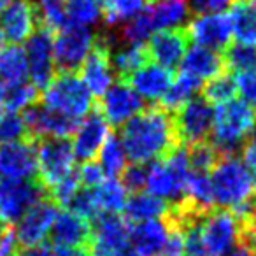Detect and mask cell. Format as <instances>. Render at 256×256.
I'll return each mask as SVG.
<instances>
[{
	"mask_svg": "<svg viewBox=\"0 0 256 256\" xmlns=\"http://www.w3.org/2000/svg\"><path fill=\"white\" fill-rule=\"evenodd\" d=\"M120 140L132 164L165 160L182 148L174 114L154 104L121 124Z\"/></svg>",
	"mask_w": 256,
	"mask_h": 256,
	"instance_id": "obj_1",
	"label": "cell"
},
{
	"mask_svg": "<svg viewBox=\"0 0 256 256\" xmlns=\"http://www.w3.org/2000/svg\"><path fill=\"white\" fill-rule=\"evenodd\" d=\"M256 126V107L246 100L232 98L218 104L212 114V144L221 156H232L249 139Z\"/></svg>",
	"mask_w": 256,
	"mask_h": 256,
	"instance_id": "obj_2",
	"label": "cell"
},
{
	"mask_svg": "<svg viewBox=\"0 0 256 256\" xmlns=\"http://www.w3.org/2000/svg\"><path fill=\"white\" fill-rule=\"evenodd\" d=\"M210 184H212L214 202L230 210L238 209L256 195L252 174L235 154L224 156L218 162V165L212 168Z\"/></svg>",
	"mask_w": 256,
	"mask_h": 256,
	"instance_id": "obj_3",
	"label": "cell"
},
{
	"mask_svg": "<svg viewBox=\"0 0 256 256\" xmlns=\"http://www.w3.org/2000/svg\"><path fill=\"white\" fill-rule=\"evenodd\" d=\"M42 106L74 120L84 118L95 107L93 95L78 72L56 70L54 78L40 95Z\"/></svg>",
	"mask_w": 256,
	"mask_h": 256,
	"instance_id": "obj_4",
	"label": "cell"
},
{
	"mask_svg": "<svg viewBox=\"0 0 256 256\" xmlns=\"http://www.w3.org/2000/svg\"><path fill=\"white\" fill-rule=\"evenodd\" d=\"M190 170L188 160H186V150L176 151L172 156L165 160H158L148 168V181L146 186L150 188V193L160 198H168L172 204L181 202L188 193L190 182Z\"/></svg>",
	"mask_w": 256,
	"mask_h": 256,
	"instance_id": "obj_5",
	"label": "cell"
},
{
	"mask_svg": "<svg viewBox=\"0 0 256 256\" xmlns=\"http://www.w3.org/2000/svg\"><path fill=\"white\" fill-rule=\"evenodd\" d=\"M37 148V179L42 182L48 195L50 192L70 176L76 154L68 137H42L36 142Z\"/></svg>",
	"mask_w": 256,
	"mask_h": 256,
	"instance_id": "obj_6",
	"label": "cell"
},
{
	"mask_svg": "<svg viewBox=\"0 0 256 256\" xmlns=\"http://www.w3.org/2000/svg\"><path fill=\"white\" fill-rule=\"evenodd\" d=\"M95 44V36L84 25L67 22L53 34V54L58 70L78 72Z\"/></svg>",
	"mask_w": 256,
	"mask_h": 256,
	"instance_id": "obj_7",
	"label": "cell"
},
{
	"mask_svg": "<svg viewBox=\"0 0 256 256\" xmlns=\"http://www.w3.org/2000/svg\"><path fill=\"white\" fill-rule=\"evenodd\" d=\"M46 196L50 195L37 178L0 179V221L6 224H12L34 204Z\"/></svg>",
	"mask_w": 256,
	"mask_h": 256,
	"instance_id": "obj_8",
	"label": "cell"
},
{
	"mask_svg": "<svg viewBox=\"0 0 256 256\" xmlns=\"http://www.w3.org/2000/svg\"><path fill=\"white\" fill-rule=\"evenodd\" d=\"M200 230L209 256H226L238 244V220L230 209L214 207L202 218Z\"/></svg>",
	"mask_w": 256,
	"mask_h": 256,
	"instance_id": "obj_9",
	"label": "cell"
},
{
	"mask_svg": "<svg viewBox=\"0 0 256 256\" xmlns=\"http://www.w3.org/2000/svg\"><path fill=\"white\" fill-rule=\"evenodd\" d=\"M114 37L109 34L95 36V44L84 62L79 67V78L82 79L92 95L102 96L114 81L112 76V62H110V48H112Z\"/></svg>",
	"mask_w": 256,
	"mask_h": 256,
	"instance_id": "obj_10",
	"label": "cell"
},
{
	"mask_svg": "<svg viewBox=\"0 0 256 256\" xmlns=\"http://www.w3.org/2000/svg\"><path fill=\"white\" fill-rule=\"evenodd\" d=\"M132 221L121 218L120 212H102L95 220L90 252L92 256H114L130 244Z\"/></svg>",
	"mask_w": 256,
	"mask_h": 256,
	"instance_id": "obj_11",
	"label": "cell"
},
{
	"mask_svg": "<svg viewBox=\"0 0 256 256\" xmlns=\"http://www.w3.org/2000/svg\"><path fill=\"white\" fill-rule=\"evenodd\" d=\"M174 114V123L182 146L206 140L212 128V107L204 96L190 98Z\"/></svg>",
	"mask_w": 256,
	"mask_h": 256,
	"instance_id": "obj_12",
	"label": "cell"
},
{
	"mask_svg": "<svg viewBox=\"0 0 256 256\" xmlns=\"http://www.w3.org/2000/svg\"><path fill=\"white\" fill-rule=\"evenodd\" d=\"M39 28L34 0H9L0 9V37L4 42L22 44Z\"/></svg>",
	"mask_w": 256,
	"mask_h": 256,
	"instance_id": "obj_13",
	"label": "cell"
},
{
	"mask_svg": "<svg viewBox=\"0 0 256 256\" xmlns=\"http://www.w3.org/2000/svg\"><path fill=\"white\" fill-rule=\"evenodd\" d=\"M96 107L104 114L107 123H110L112 126H121L130 118L139 114L146 106H144L142 96L132 86L124 82L123 79H118L114 84L107 88Z\"/></svg>",
	"mask_w": 256,
	"mask_h": 256,
	"instance_id": "obj_14",
	"label": "cell"
},
{
	"mask_svg": "<svg viewBox=\"0 0 256 256\" xmlns=\"http://www.w3.org/2000/svg\"><path fill=\"white\" fill-rule=\"evenodd\" d=\"M26 62H28V74L32 84L37 90H46V86L54 78V54H53V34L50 30L39 28L26 40Z\"/></svg>",
	"mask_w": 256,
	"mask_h": 256,
	"instance_id": "obj_15",
	"label": "cell"
},
{
	"mask_svg": "<svg viewBox=\"0 0 256 256\" xmlns=\"http://www.w3.org/2000/svg\"><path fill=\"white\" fill-rule=\"evenodd\" d=\"M56 214H58V206L50 196L34 204L20 218V223L14 230L20 246L22 248H28V246H36L44 242V238L50 235V230L53 226V221L56 218Z\"/></svg>",
	"mask_w": 256,
	"mask_h": 256,
	"instance_id": "obj_16",
	"label": "cell"
},
{
	"mask_svg": "<svg viewBox=\"0 0 256 256\" xmlns=\"http://www.w3.org/2000/svg\"><path fill=\"white\" fill-rule=\"evenodd\" d=\"M190 39L195 40L198 46L209 48L214 51H223L232 44V22L226 12H207L196 14L190 20L186 28Z\"/></svg>",
	"mask_w": 256,
	"mask_h": 256,
	"instance_id": "obj_17",
	"label": "cell"
},
{
	"mask_svg": "<svg viewBox=\"0 0 256 256\" xmlns=\"http://www.w3.org/2000/svg\"><path fill=\"white\" fill-rule=\"evenodd\" d=\"M28 132L36 140L42 137H70L78 130L79 121L74 118H68L53 109H48L46 106L34 104L26 107L22 114Z\"/></svg>",
	"mask_w": 256,
	"mask_h": 256,
	"instance_id": "obj_18",
	"label": "cell"
},
{
	"mask_svg": "<svg viewBox=\"0 0 256 256\" xmlns=\"http://www.w3.org/2000/svg\"><path fill=\"white\" fill-rule=\"evenodd\" d=\"M107 136H109V123L95 104V107L86 114L84 120L81 121V124H78V130H76L74 142H72L76 158L82 162L95 160Z\"/></svg>",
	"mask_w": 256,
	"mask_h": 256,
	"instance_id": "obj_19",
	"label": "cell"
},
{
	"mask_svg": "<svg viewBox=\"0 0 256 256\" xmlns=\"http://www.w3.org/2000/svg\"><path fill=\"white\" fill-rule=\"evenodd\" d=\"M190 40L192 39H190L186 28L176 26V28L156 30L146 48L151 60H154L162 67L174 70L188 51Z\"/></svg>",
	"mask_w": 256,
	"mask_h": 256,
	"instance_id": "obj_20",
	"label": "cell"
},
{
	"mask_svg": "<svg viewBox=\"0 0 256 256\" xmlns=\"http://www.w3.org/2000/svg\"><path fill=\"white\" fill-rule=\"evenodd\" d=\"M0 174L8 179H34L37 178V150L36 142L0 144Z\"/></svg>",
	"mask_w": 256,
	"mask_h": 256,
	"instance_id": "obj_21",
	"label": "cell"
},
{
	"mask_svg": "<svg viewBox=\"0 0 256 256\" xmlns=\"http://www.w3.org/2000/svg\"><path fill=\"white\" fill-rule=\"evenodd\" d=\"M174 78V70L148 62L146 65L126 76L123 81L132 86L140 96H146L150 100H160L172 86Z\"/></svg>",
	"mask_w": 256,
	"mask_h": 256,
	"instance_id": "obj_22",
	"label": "cell"
},
{
	"mask_svg": "<svg viewBox=\"0 0 256 256\" xmlns=\"http://www.w3.org/2000/svg\"><path fill=\"white\" fill-rule=\"evenodd\" d=\"M92 234V221L72 210H64L54 218L50 238L54 246H90Z\"/></svg>",
	"mask_w": 256,
	"mask_h": 256,
	"instance_id": "obj_23",
	"label": "cell"
},
{
	"mask_svg": "<svg viewBox=\"0 0 256 256\" xmlns=\"http://www.w3.org/2000/svg\"><path fill=\"white\" fill-rule=\"evenodd\" d=\"M170 234V221L167 216L162 220L137 221L130 228V242L139 256H154L165 246Z\"/></svg>",
	"mask_w": 256,
	"mask_h": 256,
	"instance_id": "obj_24",
	"label": "cell"
},
{
	"mask_svg": "<svg viewBox=\"0 0 256 256\" xmlns=\"http://www.w3.org/2000/svg\"><path fill=\"white\" fill-rule=\"evenodd\" d=\"M181 62V72H186L200 81H209L223 72H228L221 51L209 50V48L198 46V44L190 48Z\"/></svg>",
	"mask_w": 256,
	"mask_h": 256,
	"instance_id": "obj_25",
	"label": "cell"
},
{
	"mask_svg": "<svg viewBox=\"0 0 256 256\" xmlns=\"http://www.w3.org/2000/svg\"><path fill=\"white\" fill-rule=\"evenodd\" d=\"M40 102V92L32 82H9L0 79V112H18Z\"/></svg>",
	"mask_w": 256,
	"mask_h": 256,
	"instance_id": "obj_26",
	"label": "cell"
},
{
	"mask_svg": "<svg viewBox=\"0 0 256 256\" xmlns=\"http://www.w3.org/2000/svg\"><path fill=\"white\" fill-rule=\"evenodd\" d=\"M123 210L126 212V220L130 221L156 220V218H165L170 212V202L151 193L137 192L126 198Z\"/></svg>",
	"mask_w": 256,
	"mask_h": 256,
	"instance_id": "obj_27",
	"label": "cell"
},
{
	"mask_svg": "<svg viewBox=\"0 0 256 256\" xmlns=\"http://www.w3.org/2000/svg\"><path fill=\"white\" fill-rule=\"evenodd\" d=\"M232 34L237 42L256 46V2L235 0L230 12Z\"/></svg>",
	"mask_w": 256,
	"mask_h": 256,
	"instance_id": "obj_28",
	"label": "cell"
},
{
	"mask_svg": "<svg viewBox=\"0 0 256 256\" xmlns=\"http://www.w3.org/2000/svg\"><path fill=\"white\" fill-rule=\"evenodd\" d=\"M154 32L168 26H178L190 14V0H156L148 6Z\"/></svg>",
	"mask_w": 256,
	"mask_h": 256,
	"instance_id": "obj_29",
	"label": "cell"
},
{
	"mask_svg": "<svg viewBox=\"0 0 256 256\" xmlns=\"http://www.w3.org/2000/svg\"><path fill=\"white\" fill-rule=\"evenodd\" d=\"M204 81L193 78V76L186 74V72H181L178 78H174V82L172 86L167 90L164 96H162L160 106L164 109H167L168 112H176L179 107L184 102H188L193 96V93H196L198 90H202Z\"/></svg>",
	"mask_w": 256,
	"mask_h": 256,
	"instance_id": "obj_30",
	"label": "cell"
},
{
	"mask_svg": "<svg viewBox=\"0 0 256 256\" xmlns=\"http://www.w3.org/2000/svg\"><path fill=\"white\" fill-rule=\"evenodd\" d=\"M28 76V62L25 50L18 44L0 50V79L9 82L25 81Z\"/></svg>",
	"mask_w": 256,
	"mask_h": 256,
	"instance_id": "obj_31",
	"label": "cell"
},
{
	"mask_svg": "<svg viewBox=\"0 0 256 256\" xmlns=\"http://www.w3.org/2000/svg\"><path fill=\"white\" fill-rule=\"evenodd\" d=\"M100 167H102L104 174H107L109 178L116 179L121 172L126 167V153L124 148L121 144L120 137L109 134L106 139V142L100 148Z\"/></svg>",
	"mask_w": 256,
	"mask_h": 256,
	"instance_id": "obj_32",
	"label": "cell"
},
{
	"mask_svg": "<svg viewBox=\"0 0 256 256\" xmlns=\"http://www.w3.org/2000/svg\"><path fill=\"white\" fill-rule=\"evenodd\" d=\"M150 60V53H148V48L144 44H132L130 48L120 50L114 54V58H110L118 79H124L126 76L136 72L137 68L146 65Z\"/></svg>",
	"mask_w": 256,
	"mask_h": 256,
	"instance_id": "obj_33",
	"label": "cell"
},
{
	"mask_svg": "<svg viewBox=\"0 0 256 256\" xmlns=\"http://www.w3.org/2000/svg\"><path fill=\"white\" fill-rule=\"evenodd\" d=\"M95 190L96 202L102 212H121L126 204V190L121 184V181L114 178L104 179L102 184H98Z\"/></svg>",
	"mask_w": 256,
	"mask_h": 256,
	"instance_id": "obj_34",
	"label": "cell"
},
{
	"mask_svg": "<svg viewBox=\"0 0 256 256\" xmlns=\"http://www.w3.org/2000/svg\"><path fill=\"white\" fill-rule=\"evenodd\" d=\"M221 158L223 156H221V153L216 150V146H214L212 142H209L207 139L192 144V146H188V150H186V160H188L190 170L192 172L207 174V172H210L216 167Z\"/></svg>",
	"mask_w": 256,
	"mask_h": 256,
	"instance_id": "obj_35",
	"label": "cell"
},
{
	"mask_svg": "<svg viewBox=\"0 0 256 256\" xmlns=\"http://www.w3.org/2000/svg\"><path fill=\"white\" fill-rule=\"evenodd\" d=\"M34 2H36L39 26L54 34L67 23L65 0H34Z\"/></svg>",
	"mask_w": 256,
	"mask_h": 256,
	"instance_id": "obj_36",
	"label": "cell"
},
{
	"mask_svg": "<svg viewBox=\"0 0 256 256\" xmlns=\"http://www.w3.org/2000/svg\"><path fill=\"white\" fill-rule=\"evenodd\" d=\"M146 6V0H107L102 6V16L107 26H114L120 22H128L137 16Z\"/></svg>",
	"mask_w": 256,
	"mask_h": 256,
	"instance_id": "obj_37",
	"label": "cell"
},
{
	"mask_svg": "<svg viewBox=\"0 0 256 256\" xmlns=\"http://www.w3.org/2000/svg\"><path fill=\"white\" fill-rule=\"evenodd\" d=\"M223 58L226 68L234 72H249L256 70V46L249 44H228L223 51Z\"/></svg>",
	"mask_w": 256,
	"mask_h": 256,
	"instance_id": "obj_38",
	"label": "cell"
},
{
	"mask_svg": "<svg viewBox=\"0 0 256 256\" xmlns=\"http://www.w3.org/2000/svg\"><path fill=\"white\" fill-rule=\"evenodd\" d=\"M237 92L238 90H237L235 78L228 74V72H223V74L209 79L207 84H202V96L209 104L228 102V100L235 98Z\"/></svg>",
	"mask_w": 256,
	"mask_h": 256,
	"instance_id": "obj_39",
	"label": "cell"
},
{
	"mask_svg": "<svg viewBox=\"0 0 256 256\" xmlns=\"http://www.w3.org/2000/svg\"><path fill=\"white\" fill-rule=\"evenodd\" d=\"M18 140H28L37 142L28 132L22 114L18 112H0V144L18 142Z\"/></svg>",
	"mask_w": 256,
	"mask_h": 256,
	"instance_id": "obj_40",
	"label": "cell"
},
{
	"mask_svg": "<svg viewBox=\"0 0 256 256\" xmlns=\"http://www.w3.org/2000/svg\"><path fill=\"white\" fill-rule=\"evenodd\" d=\"M67 22L78 25H93L102 16L98 0H65Z\"/></svg>",
	"mask_w": 256,
	"mask_h": 256,
	"instance_id": "obj_41",
	"label": "cell"
},
{
	"mask_svg": "<svg viewBox=\"0 0 256 256\" xmlns=\"http://www.w3.org/2000/svg\"><path fill=\"white\" fill-rule=\"evenodd\" d=\"M151 32H154V28L151 23L150 9L146 8L132 20H128V23H124V26L121 28V37L130 44H142V40L148 39Z\"/></svg>",
	"mask_w": 256,
	"mask_h": 256,
	"instance_id": "obj_42",
	"label": "cell"
},
{
	"mask_svg": "<svg viewBox=\"0 0 256 256\" xmlns=\"http://www.w3.org/2000/svg\"><path fill=\"white\" fill-rule=\"evenodd\" d=\"M200 221H202V218L181 221L182 232H184V256H209L202 240Z\"/></svg>",
	"mask_w": 256,
	"mask_h": 256,
	"instance_id": "obj_43",
	"label": "cell"
},
{
	"mask_svg": "<svg viewBox=\"0 0 256 256\" xmlns=\"http://www.w3.org/2000/svg\"><path fill=\"white\" fill-rule=\"evenodd\" d=\"M167 220L170 221V234H168L165 246L154 256H184V232H182V224L170 212L167 214Z\"/></svg>",
	"mask_w": 256,
	"mask_h": 256,
	"instance_id": "obj_44",
	"label": "cell"
},
{
	"mask_svg": "<svg viewBox=\"0 0 256 256\" xmlns=\"http://www.w3.org/2000/svg\"><path fill=\"white\" fill-rule=\"evenodd\" d=\"M148 181V168L144 164H132L130 167H124L121 172V184L124 186L126 192H142Z\"/></svg>",
	"mask_w": 256,
	"mask_h": 256,
	"instance_id": "obj_45",
	"label": "cell"
},
{
	"mask_svg": "<svg viewBox=\"0 0 256 256\" xmlns=\"http://www.w3.org/2000/svg\"><path fill=\"white\" fill-rule=\"evenodd\" d=\"M78 178L81 186H84V188H96L104 182V170L100 164H96L95 160H90L84 162L81 168H78Z\"/></svg>",
	"mask_w": 256,
	"mask_h": 256,
	"instance_id": "obj_46",
	"label": "cell"
},
{
	"mask_svg": "<svg viewBox=\"0 0 256 256\" xmlns=\"http://www.w3.org/2000/svg\"><path fill=\"white\" fill-rule=\"evenodd\" d=\"M235 82H237V90L242 93L246 102L256 107V70L237 72Z\"/></svg>",
	"mask_w": 256,
	"mask_h": 256,
	"instance_id": "obj_47",
	"label": "cell"
},
{
	"mask_svg": "<svg viewBox=\"0 0 256 256\" xmlns=\"http://www.w3.org/2000/svg\"><path fill=\"white\" fill-rule=\"evenodd\" d=\"M20 249L22 246L16 238V232L12 224H9L4 234L0 235V256H18Z\"/></svg>",
	"mask_w": 256,
	"mask_h": 256,
	"instance_id": "obj_48",
	"label": "cell"
},
{
	"mask_svg": "<svg viewBox=\"0 0 256 256\" xmlns=\"http://www.w3.org/2000/svg\"><path fill=\"white\" fill-rule=\"evenodd\" d=\"M232 4V0H192V11L196 14H207V12H223L228 6Z\"/></svg>",
	"mask_w": 256,
	"mask_h": 256,
	"instance_id": "obj_49",
	"label": "cell"
},
{
	"mask_svg": "<svg viewBox=\"0 0 256 256\" xmlns=\"http://www.w3.org/2000/svg\"><path fill=\"white\" fill-rule=\"evenodd\" d=\"M242 158H244L242 164H244L246 167L249 168V172L252 174L254 186H256V126L251 136H249L248 142H244V146H242Z\"/></svg>",
	"mask_w": 256,
	"mask_h": 256,
	"instance_id": "obj_50",
	"label": "cell"
},
{
	"mask_svg": "<svg viewBox=\"0 0 256 256\" xmlns=\"http://www.w3.org/2000/svg\"><path fill=\"white\" fill-rule=\"evenodd\" d=\"M51 256H92L88 246H56Z\"/></svg>",
	"mask_w": 256,
	"mask_h": 256,
	"instance_id": "obj_51",
	"label": "cell"
},
{
	"mask_svg": "<svg viewBox=\"0 0 256 256\" xmlns=\"http://www.w3.org/2000/svg\"><path fill=\"white\" fill-rule=\"evenodd\" d=\"M18 256H51V249H50V244L40 242V244H36V246L22 248Z\"/></svg>",
	"mask_w": 256,
	"mask_h": 256,
	"instance_id": "obj_52",
	"label": "cell"
},
{
	"mask_svg": "<svg viewBox=\"0 0 256 256\" xmlns=\"http://www.w3.org/2000/svg\"><path fill=\"white\" fill-rule=\"evenodd\" d=\"M226 256H254L252 254L249 249H246V248H242V246H238V248H234L230 252H228Z\"/></svg>",
	"mask_w": 256,
	"mask_h": 256,
	"instance_id": "obj_53",
	"label": "cell"
},
{
	"mask_svg": "<svg viewBox=\"0 0 256 256\" xmlns=\"http://www.w3.org/2000/svg\"><path fill=\"white\" fill-rule=\"evenodd\" d=\"M114 256H139L136 251H134V248H130V246H126V248H123L121 249L118 254H114Z\"/></svg>",
	"mask_w": 256,
	"mask_h": 256,
	"instance_id": "obj_54",
	"label": "cell"
},
{
	"mask_svg": "<svg viewBox=\"0 0 256 256\" xmlns=\"http://www.w3.org/2000/svg\"><path fill=\"white\" fill-rule=\"evenodd\" d=\"M237 220H238V218H237ZM242 220H249L256 226V198H254V209H252V214H251V216H248V218H242Z\"/></svg>",
	"mask_w": 256,
	"mask_h": 256,
	"instance_id": "obj_55",
	"label": "cell"
},
{
	"mask_svg": "<svg viewBox=\"0 0 256 256\" xmlns=\"http://www.w3.org/2000/svg\"><path fill=\"white\" fill-rule=\"evenodd\" d=\"M156 0H146V6H150V4H154Z\"/></svg>",
	"mask_w": 256,
	"mask_h": 256,
	"instance_id": "obj_56",
	"label": "cell"
},
{
	"mask_svg": "<svg viewBox=\"0 0 256 256\" xmlns=\"http://www.w3.org/2000/svg\"><path fill=\"white\" fill-rule=\"evenodd\" d=\"M106 2H107V0H98V4H100V8H102V6H104V4H106Z\"/></svg>",
	"mask_w": 256,
	"mask_h": 256,
	"instance_id": "obj_57",
	"label": "cell"
},
{
	"mask_svg": "<svg viewBox=\"0 0 256 256\" xmlns=\"http://www.w3.org/2000/svg\"><path fill=\"white\" fill-rule=\"evenodd\" d=\"M4 48V40H2V37H0V50Z\"/></svg>",
	"mask_w": 256,
	"mask_h": 256,
	"instance_id": "obj_58",
	"label": "cell"
},
{
	"mask_svg": "<svg viewBox=\"0 0 256 256\" xmlns=\"http://www.w3.org/2000/svg\"><path fill=\"white\" fill-rule=\"evenodd\" d=\"M254 256H256V254H254Z\"/></svg>",
	"mask_w": 256,
	"mask_h": 256,
	"instance_id": "obj_59",
	"label": "cell"
}]
</instances>
